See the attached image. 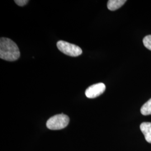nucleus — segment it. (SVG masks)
<instances>
[{"label":"nucleus","instance_id":"obj_8","mask_svg":"<svg viewBox=\"0 0 151 151\" xmlns=\"http://www.w3.org/2000/svg\"><path fill=\"white\" fill-rule=\"evenodd\" d=\"M143 42L146 48L151 50V35L145 37L143 40Z\"/></svg>","mask_w":151,"mask_h":151},{"label":"nucleus","instance_id":"obj_1","mask_svg":"<svg viewBox=\"0 0 151 151\" xmlns=\"http://www.w3.org/2000/svg\"><path fill=\"white\" fill-rule=\"evenodd\" d=\"M20 56L17 44L11 39L1 38L0 39V58L7 61H15Z\"/></svg>","mask_w":151,"mask_h":151},{"label":"nucleus","instance_id":"obj_5","mask_svg":"<svg viewBox=\"0 0 151 151\" xmlns=\"http://www.w3.org/2000/svg\"><path fill=\"white\" fill-rule=\"evenodd\" d=\"M140 129L145 136L146 141L151 143V123L143 122L140 125Z\"/></svg>","mask_w":151,"mask_h":151},{"label":"nucleus","instance_id":"obj_4","mask_svg":"<svg viewBox=\"0 0 151 151\" xmlns=\"http://www.w3.org/2000/svg\"><path fill=\"white\" fill-rule=\"evenodd\" d=\"M106 90V86L103 83H98L88 87L85 91V95L89 99H94L103 94Z\"/></svg>","mask_w":151,"mask_h":151},{"label":"nucleus","instance_id":"obj_2","mask_svg":"<svg viewBox=\"0 0 151 151\" xmlns=\"http://www.w3.org/2000/svg\"><path fill=\"white\" fill-rule=\"evenodd\" d=\"M70 122L69 117L63 114L55 115L48 119L47 122V128L50 130L62 129Z\"/></svg>","mask_w":151,"mask_h":151},{"label":"nucleus","instance_id":"obj_9","mask_svg":"<svg viewBox=\"0 0 151 151\" xmlns=\"http://www.w3.org/2000/svg\"><path fill=\"white\" fill-rule=\"evenodd\" d=\"M29 1L27 0H15V2L16 3L17 5L20 6H24L27 4Z\"/></svg>","mask_w":151,"mask_h":151},{"label":"nucleus","instance_id":"obj_7","mask_svg":"<svg viewBox=\"0 0 151 151\" xmlns=\"http://www.w3.org/2000/svg\"><path fill=\"white\" fill-rule=\"evenodd\" d=\"M140 113L143 115H151V99L142 106Z\"/></svg>","mask_w":151,"mask_h":151},{"label":"nucleus","instance_id":"obj_6","mask_svg":"<svg viewBox=\"0 0 151 151\" xmlns=\"http://www.w3.org/2000/svg\"><path fill=\"white\" fill-rule=\"evenodd\" d=\"M127 2L125 0H109L108 1V9L110 11H115L120 8Z\"/></svg>","mask_w":151,"mask_h":151},{"label":"nucleus","instance_id":"obj_3","mask_svg":"<svg viewBox=\"0 0 151 151\" xmlns=\"http://www.w3.org/2000/svg\"><path fill=\"white\" fill-rule=\"evenodd\" d=\"M57 46L61 52L70 57H77L82 53V50L80 47L65 41H58Z\"/></svg>","mask_w":151,"mask_h":151}]
</instances>
